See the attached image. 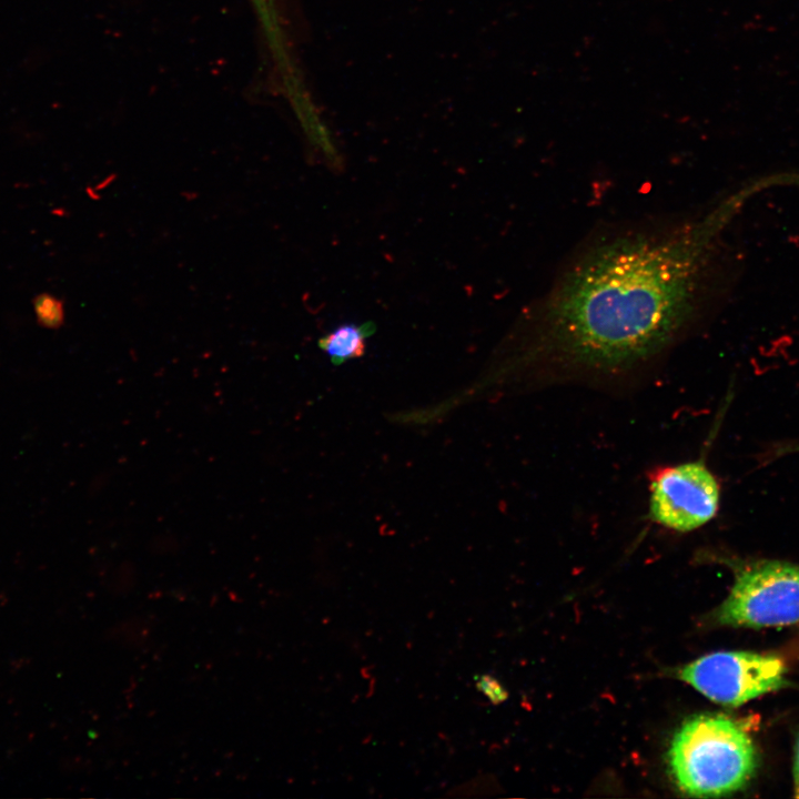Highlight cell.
<instances>
[{
    "instance_id": "obj_1",
    "label": "cell",
    "mask_w": 799,
    "mask_h": 799,
    "mask_svg": "<svg viewBox=\"0 0 799 799\" xmlns=\"http://www.w3.org/2000/svg\"><path fill=\"white\" fill-rule=\"evenodd\" d=\"M712 216L616 236L583 253L545 297L524 363L542 385L607 383L647 366L689 324Z\"/></svg>"
},
{
    "instance_id": "obj_2",
    "label": "cell",
    "mask_w": 799,
    "mask_h": 799,
    "mask_svg": "<svg viewBox=\"0 0 799 799\" xmlns=\"http://www.w3.org/2000/svg\"><path fill=\"white\" fill-rule=\"evenodd\" d=\"M676 786L692 797H720L746 787L758 766L755 744L739 724L722 715L686 720L668 750Z\"/></svg>"
},
{
    "instance_id": "obj_3",
    "label": "cell",
    "mask_w": 799,
    "mask_h": 799,
    "mask_svg": "<svg viewBox=\"0 0 799 799\" xmlns=\"http://www.w3.org/2000/svg\"><path fill=\"white\" fill-rule=\"evenodd\" d=\"M721 625L762 628L799 621V564L776 559L747 562L716 611Z\"/></svg>"
},
{
    "instance_id": "obj_4",
    "label": "cell",
    "mask_w": 799,
    "mask_h": 799,
    "mask_svg": "<svg viewBox=\"0 0 799 799\" xmlns=\"http://www.w3.org/2000/svg\"><path fill=\"white\" fill-rule=\"evenodd\" d=\"M787 667L773 655L754 651H717L678 671V677L710 700L738 707L788 686Z\"/></svg>"
},
{
    "instance_id": "obj_5",
    "label": "cell",
    "mask_w": 799,
    "mask_h": 799,
    "mask_svg": "<svg viewBox=\"0 0 799 799\" xmlns=\"http://www.w3.org/2000/svg\"><path fill=\"white\" fill-rule=\"evenodd\" d=\"M649 492L651 520L678 533L704 526L719 508V484L701 459L656 469Z\"/></svg>"
},
{
    "instance_id": "obj_6",
    "label": "cell",
    "mask_w": 799,
    "mask_h": 799,
    "mask_svg": "<svg viewBox=\"0 0 799 799\" xmlns=\"http://www.w3.org/2000/svg\"><path fill=\"white\" fill-rule=\"evenodd\" d=\"M371 323L363 325L344 324L320 338V347L335 364L361 357L365 352L366 337L372 333Z\"/></svg>"
},
{
    "instance_id": "obj_7",
    "label": "cell",
    "mask_w": 799,
    "mask_h": 799,
    "mask_svg": "<svg viewBox=\"0 0 799 799\" xmlns=\"http://www.w3.org/2000/svg\"><path fill=\"white\" fill-rule=\"evenodd\" d=\"M38 323L47 328H58L63 324L64 309L61 300L49 293H41L33 300Z\"/></svg>"
},
{
    "instance_id": "obj_8",
    "label": "cell",
    "mask_w": 799,
    "mask_h": 799,
    "mask_svg": "<svg viewBox=\"0 0 799 799\" xmlns=\"http://www.w3.org/2000/svg\"><path fill=\"white\" fill-rule=\"evenodd\" d=\"M476 688L495 705L503 702L507 698V692L503 686L489 675L477 677Z\"/></svg>"
},
{
    "instance_id": "obj_9",
    "label": "cell",
    "mask_w": 799,
    "mask_h": 799,
    "mask_svg": "<svg viewBox=\"0 0 799 799\" xmlns=\"http://www.w3.org/2000/svg\"><path fill=\"white\" fill-rule=\"evenodd\" d=\"M795 793L799 798V736L796 742L795 763H793Z\"/></svg>"
}]
</instances>
